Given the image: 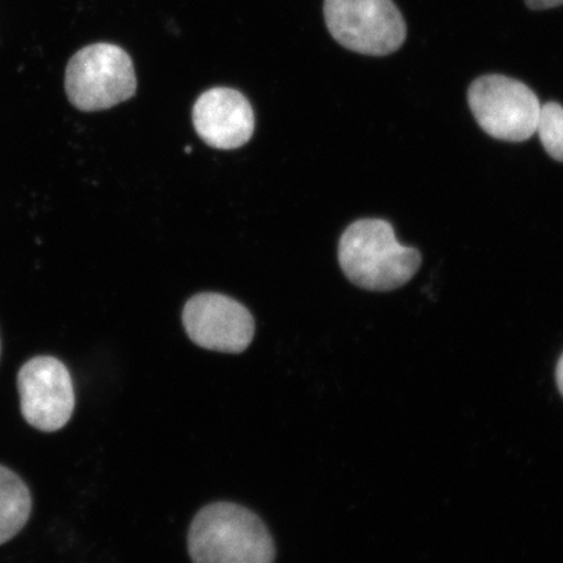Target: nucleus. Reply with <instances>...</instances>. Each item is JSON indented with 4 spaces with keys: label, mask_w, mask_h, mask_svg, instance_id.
<instances>
[{
    "label": "nucleus",
    "mask_w": 563,
    "mask_h": 563,
    "mask_svg": "<svg viewBox=\"0 0 563 563\" xmlns=\"http://www.w3.org/2000/svg\"><path fill=\"white\" fill-rule=\"evenodd\" d=\"M188 552L194 563H274L277 554L269 528L256 512L223 501L196 514Z\"/></svg>",
    "instance_id": "f257e3e1"
},
{
    "label": "nucleus",
    "mask_w": 563,
    "mask_h": 563,
    "mask_svg": "<svg viewBox=\"0 0 563 563\" xmlns=\"http://www.w3.org/2000/svg\"><path fill=\"white\" fill-rule=\"evenodd\" d=\"M338 260L352 284L369 291H391L410 282L421 266L418 250L397 241L389 222L356 221L343 232Z\"/></svg>",
    "instance_id": "f03ea898"
},
{
    "label": "nucleus",
    "mask_w": 563,
    "mask_h": 563,
    "mask_svg": "<svg viewBox=\"0 0 563 563\" xmlns=\"http://www.w3.org/2000/svg\"><path fill=\"white\" fill-rule=\"evenodd\" d=\"M65 88L77 110H109L135 96L137 80L129 53L112 44L81 48L69 59Z\"/></svg>",
    "instance_id": "7ed1b4c3"
},
{
    "label": "nucleus",
    "mask_w": 563,
    "mask_h": 563,
    "mask_svg": "<svg viewBox=\"0 0 563 563\" xmlns=\"http://www.w3.org/2000/svg\"><path fill=\"white\" fill-rule=\"evenodd\" d=\"M323 16L338 44L363 55L397 52L406 40V23L393 0H325Z\"/></svg>",
    "instance_id": "20e7f679"
},
{
    "label": "nucleus",
    "mask_w": 563,
    "mask_h": 563,
    "mask_svg": "<svg viewBox=\"0 0 563 563\" xmlns=\"http://www.w3.org/2000/svg\"><path fill=\"white\" fill-rule=\"evenodd\" d=\"M468 103L478 125L492 137L522 143L537 132L541 103L526 84L516 79L481 77L470 87Z\"/></svg>",
    "instance_id": "39448f33"
},
{
    "label": "nucleus",
    "mask_w": 563,
    "mask_h": 563,
    "mask_svg": "<svg viewBox=\"0 0 563 563\" xmlns=\"http://www.w3.org/2000/svg\"><path fill=\"white\" fill-rule=\"evenodd\" d=\"M18 390L21 415L37 431L58 432L73 418L76 405L73 376L59 358L40 355L21 365Z\"/></svg>",
    "instance_id": "423d86ee"
},
{
    "label": "nucleus",
    "mask_w": 563,
    "mask_h": 563,
    "mask_svg": "<svg viewBox=\"0 0 563 563\" xmlns=\"http://www.w3.org/2000/svg\"><path fill=\"white\" fill-rule=\"evenodd\" d=\"M181 319L189 340L210 351L241 354L255 336L249 309L227 295H196L187 301Z\"/></svg>",
    "instance_id": "0eeeda50"
},
{
    "label": "nucleus",
    "mask_w": 563,
    "mask_h": 563,
    "mask_svg": "<svg viewBox=\"0 0 563 563\" xmlns=\"http://www.w3.org/2000/svg\"><path fill=\"white\" fill-rule=\"evenodd\" d=\"M195 130L216 150H238L249 143L255 131V114L249 100L235 89L213 88L196 101Z\"/></svg>",
    "instance_id": "6e6552de"
},
{
    "label": "nucleus",
    "mask_w": 563,
    "mask_h": 563,
    "mask_svg": "<svg viewBox=\"0 0 563 563\" xmlns=\"http://www.w3.org/2000/svg\"><path fill=\"white\" fill-rule=\"evenodd\" d=\"M33 497L15 471L0 464V545L9 543L30 522Z\"/></svg>",
    "instance_id": "1a4fd4ad"
},
{
    "label": "nucleus",
    "mask_w": 563,
    "mask_h": 563,
    "mask_svg": "<svg viewBox=\"0 0 563 563\" xmlns=\"http://www.w3.org/2000/svg\"><path fill=\"white\" fill-rule=\"evenodd\" d=\"M553 159L563 162V108L555 102L541 104L537 132Z\"/></svg>",
    "instance_id": "9d476101"
},
{
    "label": "nucleus",
    "mask_w": 563,
    "mask_h": 563,
    "mask_svg": "<svg viewBox=\"0 0 563 563\" xmlns=\"http://www.w3.org/2000/svg\"><path fill=\"white\" fill-rule=\"evenodd\" d=\"M531 10H548L554 9L563 4V0H526Z\"/></svg>",
    "instance_id": "9b49d317"
},
{
    "label": "nucleus",
    "mask_w": 563,
    "mask_h": 563,
    "mask_svg": "<svg viewBox=\"0 0 563 563\" xmlns=\"http://www.w3.org/2000/svg\"><path fill=\"white\" fill-rule=\"evenodd\" d=\"M555 375H558V384L563 396V355L560 358L558 372H555Z\"/></svg>",
    "instance_id": "f8f14e48"
},
{
    "label": "nucleus",
    "mask_w": 563,
    "mask_h": 563,
    "mask_svg": "<svg viewBox=\"0 0 563 563\" xmlns=\"http://www.w3.org/2000/svg\"><path fill=\"white\" fill-rule=\"evenodd\" d=\"M0 354H2V338H0Z\"/></svg>",
    "instance_id": "ddd939ff"
}]
</instances>
